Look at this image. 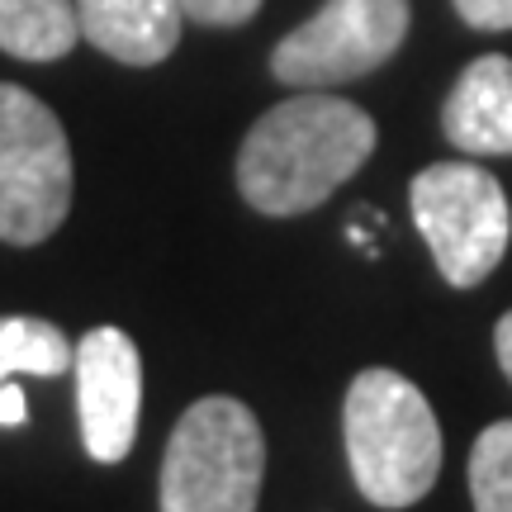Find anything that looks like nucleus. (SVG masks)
Instances as JSON below:
<instances>
[{"label":"nucleus","instance_id":"1","mask_svg":"<svg viewBox=\"0 0 512 512\" xmlns=\"http://www.w3.org/2000/svg\"><path fill=\"white\" fill-rule=\"evenodd\" d=\"M375 119L342 95H290L242 138L238 190L266 219L309 214L370 162Z\"/></svg>","mask_w":512,"mask_h":512},{"label":"nucleus","instance_id":"7","mask_svg":"<svg viewBox=\"0 0 512 512\" xmlns=\"http://www.w3.org/2000/svg\"><path fill=\"white\" fill-rule=\"evenodd\" d=\"M76 418L86 456L119 465L133 451L138 413H143V356L119 328H91L76 342Z\"/></svg>","mask_w":512,"mask_h":512},{"label":"nucleus","instance_id":"4","mask_svg":"<svg viewBox=\"0 0 512 512\" xmlns=\"http://www.w3.org/2000/svg\"><path fill=\"white\" fill-rule=\"evenodd\" d=\"M72 209V147L34 91L0 81V242L38 247Z\"/></svg>","mask_w":512,"mask_h":512},{"label":"nucleus","instance_id":"11","mask_svg":"<svg viewBox=\"0 0 512 512\" xmlns=\"http://www.w3.org/2000/svg\"><path fill=\"white\" fill-rule=\"evenodd\" d=\"M76 347L48 318H0V384L15 375H62L72 370Z\"/></svg>","mask_w":512,"mask_h":512},{"label":"nucleus","instance_id":"12","mask_svg":"<svg viewBox=\"0 0 512 512\" xmlns=\"http://www.w3.org/2000/svg\"><path fill=\"white\" fill-rule=\"evenodd\" d=\"M470 498L475 512H512V418L489 422L470 446Z\"/></svg>","mask_w":512,"mask_h":512},{"label":"nucleus","instance_id":"15","mask_svg":"<svg viewBox=\"0 0 512 512\" xmlns=\"http://www.w3.org/2000/svg\"><path fill=\"white\" fill-rule=\"evenodd\" d=\"M24 418H29V403H24V394H19L15 384L5 380L0 384V427H19Z\"/></svg>","mask_w":512,"mask_h":512},{"label":"nucleus","instance_id":"9","mask_svg":"<svg viewBox=\"0 0 512 512\" xmlns=\"http://www.w3.org/2000/svg\"><path fill=\"white\" fill-rule=\"evenodd\" d=\"M81 38L124 67H157L181 43V0H76Z\"/></svg>","mask_w":512,"mask_h":512},{"label":"nucleus","instance_id":"14","mask_svg":"<svg viewBox=\"0 0 512 512\" xmlns=\"http://www.w3.org/2000/svg\"><path fill=\"white\" fill-rule=\"evenodd\" d=\"M451 5L479 34H508L512 29V0H451Z\"/></svg>","mask_w":512,"mask_h":512},{"label":"nucleus","instance_id":"10","mask_svg":"<svg viewBox=\"0 0 512 512\" xmlns=\"http://www.w3.org/2000/svg\"><path fill=\"white\" fill-rule=\"evenodd\" d=\"M81 38L76 0H0V53L19 62H57Z\"/></svg>","mask_w":512,"mask_h":512},{"label":"nucleus","instance_id":"6","mask_svg":"<svg viewBox=\"0 0 512 512\" xmlns=\"http://www.w3.org/2000/svg\"><path fill=\"white\" fill-rule=\"evenodd\" d=\"M408 19V0H323L299 29L275 43L271 76L299 91L370 76L403 48Z\"/></svg>","mask_w":512,"mask_h":512},{"label":"nucleus","instance_id":"2","mask_svg":"<svg viewBox=\"0 0 512 512\" xmlns=\"http://www.w3.org/2000/svg\"><path fill=\"white\" fill-rule=\"evenodd\" d=\"M351 479L384 512L413 508L441 475V422L418 384L389 366H370L342 399Z\"/></svg>","mask_w":512,"mask_h":512},{"label":"nucleus","instance_id":"16","mask_svg":"<svg viewBox=\"0 0 512 512\" xmlns=\"http://www.w3.org/2000/svg\"><path fill=\"white\" fill-rule=\"evenodd\" d=\"M494 351H498V366H503V375L512 380V309L498 318V328H494Z\"/></svg>","mask_w":512,"mask_h":512},{"label":"nucleus","instance_id":"3","mask_svg":"<svg viewBox=\"0 0 512 512\" xmlns=\"http://www.w3.org/2000/svg\"><path fill=\"white\" fill-rule=\"evenodd\" d=\"M266 479L261 422L233 394L195 399L162 456V512H256Z\"/></svg>","mask_w":512,"mask_h":512},{"label":"nucleus","instance_id":"8","mask_svg":"<svg viewBox=\"0 0 512 512\" xmlns=\"http://www.w3.org/2000/svg\"><path fill=\"white\" fill-rule=\"evenodd\" d=\"M441 133L465 157H512V57H475L441 105Z\"/></svg>","mask_w":512,"mask_h":512},{"label":"nucleus","instance_id":"5","mask_svg":"<svg viewBox=\"0 0 512 512\" xmlns=\"http://www.w3.org/2000/svg\"><path fill=\"white\" fill-rule=\"evenodd\" d=\"M413 223L446 285L475 290L498 271L512 238V209L503 185L475 162H432L408 185Z\"/></svg>","mask_w":512,"mask_h":512},{"label":"nucleus","instance_id":"13","mask_svg":"<svg viewBox=\"0 0 512 512\" xmlns=\"http://www.w3.org/2000/svg\"><path fill=\"white\" fill-rule=\"evenodd\" d=\"M185 19L209 24V29H238L261 10V0H181Z\"/></svg>","mask_w":512,"mask_h":512}]
</instances>
